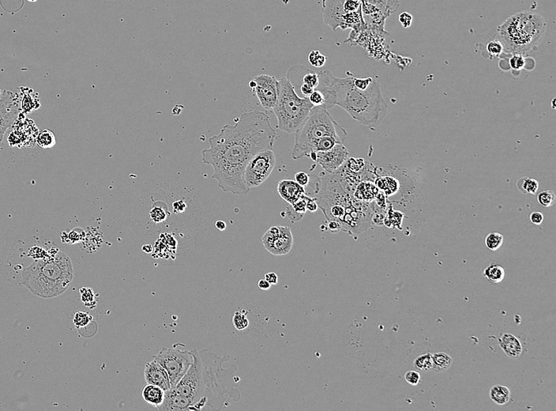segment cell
I'll return each instance as SVG.
<instances>
[{
    "label": "cell",
    "instance_id": "cell-2",
    "mask_svg": "<svg viewBox=\"0 0 556 411\" xmlns=\"http://www.w3.org/2000/svg\"><path fill=\"white\" fill-rule=\"evenodd\" d=\"M191 351L195 358L193 364L177 385L165 391L158 410H222L231 401H239L240 393L235 388L239 381L235 376L237 367L223 368L230 356L219 357L208 349Z\"/></svg>",
    "mask_w": 556,
    "mask_h": 411
},
{
    "label": "cell",
    "instance_id": "cell-17",
    "mask_svg": "<svg viewBox=\"0 0 556 411\" xmlns=\"http://www.w3.org/2000/svg\"><path fill=\"white\" fill-rule=\"evenodd\" d=\"M499 345L505 355L513 359H517L522 355L523 347L517 337L505 333L498 339Z\"/></svg>",
    "mask_w": 556,
    "mask_h": 411
},
{
    "label": "cell",
    "instance_id": "cell-29",
    "mask_svg": "<svg viewBox=\"0 0 556 411\" xmlns=\"http://www.w3.org/2000/svg\"><path fill=\"white\" fill-rule=\"evenodd\" d=\"M537 201L542 207L550 208L555 202V195L551 190H546L538 194Z\"/></svg>",
    "mask_w": 556,
    "mask_h": 411
},
{
    "label": "cell",
    "instance_id": "cell-25",
    "mask_svg": "<svg viewBox=\"0 0 556 411\" xmlns=\"http://www.w3.org/2000/svg\"><path fill=\"white\" fill-rule=\"evenodd\" d=\"M413 366L417 370L424 371V372L433 369L431 354L421 355L415 358L414 362H413Z\"/></svg>",
    "mask_w": 556,
    "mask_h": 411
},
{
    "label": "cell",
    "instance_id": "cell-26",
    "mask_svg": "<svg viewBox=\"0 0 556 411\" xmlns=\"http://www.w3.org/2000/svg\"><path fill=\"white\" fill-rule=\"evenodd\" d=\"M337 143H340V142L336 140V138H333V137H323V138H320L319 140H318L317 142L315 143V145H314L313 146V151H312V152L329 151V150L332 149V148Z\"/></svg>",
    "mask_w": 556,
    "mask_h": 411
},
{
    "label": "cell",
    "instance_id": "cell-7",
    "mask_svg": "<svg viewBox=\"0 0 556 411\" xmlns=\"http://www.w3.org/2000/svg\"><path fill=\"white\" fill-rule=\"evenodd\" d=\"M277 101L273 108L276 127L286 133H294L304 124L314 106L308 98L298 95L287 78L277 79Z\"/></svg>",
    "mask_w": 556,
    "mask_h": 411
},
{
    "label": "cell",
    "instance_id": "cell-22",
    "mask_svg": "<svg viewBox=\"0 0 556 411\" xmlns=\"http://www.w3.org/2000/svg\"><path fill=\"white\" fill-rule=\"evenodd\" d=\"M376 185L379 189L384 192L387 196L394 195L399 188L398 181L391 177L379 178L376 180Z\"/></svg>",
    "mask_w": 556,
    "mask_h": 411
},
{
    "label": "cell",
    "instance_id": "cell-34",
    "mask_svg": "<svg viewBox=\"0 0 556 411\" xmlns=\"http://www.w3.org/2000/svg\"><path fill=\"white\" fill-rule=\"evenodd\" d=\"M522 180V189L526 193L532 194V195L537 193L539 188V183L537 180L528 178H523Z\"/></svg>",
    "mask_w": 556,
    "mask_h": 411
},
{
    "label": "cell",
    "instance_id": "cell-40",
    "mask_svg": "<svg viewBox=\"0 0 556 411\" xmlns=\"http://www.w3.org/2000/svg\"><path fill=\"white\" fill-rule=\"evenodd\" d=\"M372 81H373V78H370V77H369V78H355V77H353V83H354L355 86H356L357 89L360 90V91H365V90H367V88H368L369 85L372 83Z\"/></svg>",
    "mask_w": 556,
    "mask_h": 411
},
{
    "label": "cell",
    "instance_id": "cell-51",
    "mask_svg": "<svg viewBox=\"0 0 556 411\" xmlns=\"http://www.w3.org/2000/svg\"><path fill=\"white\" fill-rule=\"evenodd\" d=\"M28 1H29V2H36L37 0H28Z\"/></svg>",
    "mask_w": 556,
    "mask_h": 411
},
{
    "label": "cell",
    "instance_id": "cell-21",
    "mask_svg": "<svg viewBox=\"0 0 556 411\" xmlns=\"http://www.w3.org/2000/svg\"><path fill=\"white\" fill-rule=\"evenodd\" d=\"M433 359V370L436 372H442L450 369L453 364V359L448 354L444 352L431 354Z\"/></svg>",
    "mask_w": 556,
    "mask_h": 411
},
{
    "label": "cell",
    "instance_id": "cell-13",
    "mask_svg": "<svg viewBox=\"0 0 556 411\" xmlns=\"http://www.w3.org/2000/svg\"><path fill=\"white\" fill-rule=\"evenodd\" d=\"M18 111V102L14 101L11 93L5 92L0 99V142L3 140L7 130L17 119Z\"/></svg>",
    "mask_w": 556,
    "mask_h": 411
},
{
    "label": "cell",
    "instance_id": "cell-5",
    "mask_svg": "<svg viewBox=\"0 0 556 411\" xmlns=\"http://www.w3.org/2000/svg\"><path fill=\"white\" fill-rule=\"evenodd\" d=\"M546 23L540 14L530 11L516 13L499 27L500 42L508 53L524 55L542 40Z\"/></svg>",
    "mask_w": 556,
    "mask_h": 411
},
{
    "label": "cell",
    "instance_id": "cell-11",
    "mask_svg": "<svg viewBox=\"0 0 556 411\" xmlns=\"http://www.w3.org/2000/svg\"><path fill=\"white\" fill-rule=\"evenodd\" d=\"M308 157L320 165L325 172L333 173L349 159V152L343 144L337 143L329 151L312 152Z\"/></svg>",
    "mask_w": 556,
    "mask_h": 411
},
{
    "label": "cell",
    "instance_id": "cell-12",
    "mask_svg": "<svg viewBox=\"0 0 556 411\" xmlns=\"http://www.w3.org/2000/svg\"><path fill=\"white\" fill-rule=\"evenodd\" d=\"M255 85L252 90L262 108L273 110L277 101V79L268 75H260L253 78Z\"/></svg>",
    "mask_w": 556,
    "mask_h": 411
},
{
    "label": "cell",
    "instance_id": "cell-18",
    "mask_svg": "<svg viewBox=\"0 0 556 411\" xmlns=\"http://www.w3.org/2000/svg\"><path fill=\"white\" fill-rule=\"evenodd\" d=\"M142 396L148 404L158 409L163 403L165 391L156 385L147 384L142 389Z\"/></svg>",
    "mask_w": 556,
    "mask_h": 411
},
{
    "label": "cell",
    "instance_id": "cell-48",
    "mask_svg": "<svg viewBox=\"0 0 556 411\" xmlns=\"http://www.w3.org/2000/svg\"><path fill=\"white\" fill-rule=\"evenodd\" d=\"M258 286L262 290H268L269 288L271 287V284L269 283L266 279H261L258 282Z\"/></svg>",
    "mask_w": 556,
    "mask_h": 411
},
{
    "label": "cell",
    "instance_id": "cell-50",
    "mask_svg": "<svg viewBox=\"0 0 556 411\" xmlns=\"http://www.w3.org/2000/svg\"><path fill=\"white\" fill-rule=\"evenodd\" d=\"M142 250L144 252H145V253L147 252L148 254H150L152 253V250H153V247L151 245H143L142 248Z\"/></svg>",
    "mask_w": 556,
    "mask_h": 411
},
{
    "label": "cell",
    "instance_id": "cell-8",
    "mask_svg": "<svg viewBox=\"0 0 556 411\" xmlns=\"http://www.w3.org/2000/svg\"><path fill=\"white\" fill-rule=\"evenodd\" d=\"M179 346L180 344H175L172 348L162 347L153 357V359L166 370L172 388L179 383L195 360L191 349L183 350Z\"/></svg>",
    "mask_w": 556,
    "mask_h": 411
},
{
    "label": "cell",
    "instance_id": "cell-41",
    "mask_svg": "<svg viewBox=\"0 0 556 411\" xmlns=\"http://www.w3.org/2000/svg\"><path fill=\"white\" fill-rule=\"evenodd\" d=\"M295 181L300 186H307L310 183L311 175L304 172H298L294 175Z\"/></svg>",
    "mask_w": 556,
    "mask_h": 411
},
{
    "label": "cell",
    "instance_id": "cell-32",
    "mask_svg": "<svg viewBox=\"0 0 556 411\" xmlns=\"http://www.w3.org/2000/svg\"><path fill=\"white\" fill-rule=\"evenodd\" d=\"M319 78L317 73L314 72L312 70L305 68L304 72H303V76H302V83L306 84V85L312 86L314 89H316L319 85Z\"/></svg>",
    "mask_w": 556,
    "mask_h": 411
},
{
    "label": "cell",
    "instance_id": "cell-27",
    "mask_svg": "<svg viewBox=\"0 0 556 411\" xmlns=\"http://www.w3.org/2000/svg\"><path fill=\"white\" fill-rule=\"evenodd\" d=\"M80 295H81V301L83 302L85 306L89 309L96 308L97 303H98L95 298L96 295L92 289L87 287L82 288L80 289Z\"/></svg>",
    "mask_w": 556,
    "mask_h": 411
},
{
    "label": "cell",
    "instance_id": "cell-30",
    "mask_svg": "<svg viewBox=\"0 0 556 411\" xmlns=\"http://www.w3.org/2000/svg\"><path fill=\"white\" fill-rule=\"evenodd\" d=\"M232 324L238 331H243L249 326V320L244 312L236 311L232 317Z\"/></svg>",
    "mask_w": 556,
    "mask_h": 411
},
{
    "label": "cell",
    "instance_id": "cell-20",
    "mask_svg": "<svg viewBox=\"0 0 556 411\" xmlns=\"http://www.w3.org/2000/svg\"><path fill=\"white\" fill-rule=\"evenodd\" d=\"M490 398L496 404L503 406L511 399V392L504 385H495L490 390Z\"/></svg>",
    "mask_w": 556,
    "mask_h": 411
},
{
    "label": "cell",
    "instance_id": "cell-52",
    "mask_svg": "<svg viewBox=\"0 0 556 411\" xmlns=\"http://www.w3.org/2000/svg\"><path fill=\"white\" fill-rule=\"evenodd\" d=\"M360 2H361V1H363V0H360Z\"/></svg>",
    "mask_w": 556,
    "mask_h": 411
},
{
    "label": "cell",
    "instance_id": "cell-15",
    "mask_svg": "<svg viewBox=\"0 0 556 411\" xmlns=\"http://www.w3.org/2000/svg\"><path fill=\"white\" fill-rule=\"evenodd\" d=\"M144 377L146 384L156 385L165 391L169 390L172 388L166 370L155 359L145 364Z\"/></svg>",
    "mask_w": 556,
    "mask_h": 411
},
{
    "label": "cell",
    "instance_id": "cell-28",
    "mask_svg": "<svg viewBox=\"0 0 556 411\" xmlns=\"http://www.w3.org/2000/svg\"><path fill=\"white\" fill-rule=\"evenodd\" d=\"M55 135L52 131L44 130L38 135V143L41 148L45 149L52 148L55 145Z\"/></svg>",
    "mask_w": 556,
    "mask_h": 411
},
{
    "label": "cell",
    "instance_id": "cell-44",
    "mask_svg": "<svg viewBox=\"0 0 556 411\" xmlns=\"http://www.w3.org/2000/svg\"><path fill=\"white\" fill-rule=\"evenodd\" d=\"M298 89H299V93L302 94L303 98H308L312 92L315 91V89L312 88V86L304 83H302L301 85H299Z\"/></svg>",
    "mask_w": 556,
    "mask_h": 411
},
{
    "label": "cell",
    "instance_id": "cell-1",
    "mask_svg": "<svg viewBox=\"0 0 556 411\" xmlns=\"http://www.w3.org/2000/svg\"><path fill=\"white\" fill-rule=\"evenodd\" d=\"M276 130L266 112L242 113L235 124H226L220 133L209 138V148L202 152V161L213 168V179L225 192L246 195L243 181L246 165L260 151L273 150Z\"/></svg>",
    "mask_w": 556,
    "mask_h": 411
},
{
    "label": "cell",
    "instance_id": "cell-46",
    "mask_svg": "<svg viewBox=\"0 0 556 411\" xmlns=\"http://www.w3.org/2000/svg\"><path fill=\"white\" fill-rule=\"evenodd\" d=\"M265 279L271 285H276L278 282V277L274 272H267L265 274Z\"/></svg>",
    "mask_w": 556,
    "mask_h": 411
},
{
    "label": "cell",
    "instance_id": "cell-9",
    "mask_svg": "<svg viewBox=\"0 0 556 411\" xmlns=\"http://www.w3.org/2000/svg\"><path fill=\"white\" fill-rule=\"evenodd\" d=\"M276 165L273 150L260 151L248 162L243 173V181L248 188H257L271 175Z\"/></svg>",
    "mask_w": 556,
    "mask_h": 411
},
{
    "label": "cell",
    "instance_id": "cell-10",
    "mask_svg": "<svg viewBox=\"0 0 556 411\" xmlns=\"http://www.w3.org/2000/svg\"><path fill=\"white\" fill-rule=\"evenodd\" d=\"M265 248L274 255H286L293 246L292 231L287 226H273L262 236Z\"/></svg>",
    "mask_w": 556,
    "mask_h": 411
},
{
    "label": "cell",
    "instance_id": "cell-33",
    "mask_svg": "<svg viewBox=\"0 0 556 411\" xmlns=\"http://www.w3.org/2000/svg\"><path fill=\"white\" fill-rule=\"evenodd\" d=\"M92 316L87 312H78L75 314L73 322L77 328H84L92 321Z\"/></svg>",
    "mask_w": 556,
    "mask_h": 411
},
{
    "label": "cell",
    "instance_id": "cell-43",
    "mask_svg": "<svg viewBox=\"0 0 556 411\" xmlns=\"http://www.w3.org/2000/svg\"><path fill=\"white\" fill-rule=\"evenodd\" d=\"M530 219L534 225H540L544 222V215L542 213L535 211L530 215Z\"/></svg>",
    "mask_w": 556,
    "mask_h": 411
},
{
    "label": "cell",
    "instance_id": "cell-24",
    "mask_svg": "<svg viewBox=\"0 0 556 411\" xmlns=\"http://www.w3.org/2000/svg\"><path fill=\"white\" fill-rule=\"evenodd\" d=\"M504 238L500 232H492L487 234L485 238V245L489 250L496 252L501 248Z\"/></svg>",
    "mask_w": 556,
    "mask_h": 411
},
{
    "label": "cell",
    "instance_id": "cell-4",
    "mask_svg": "<svg viewBox=\"0 0 556 411\" xmlns=\"http://www.w3.org/2000/svg\"><path fill=\"white\" fill-rule=\"evenodd\" d=\"M74 278L68 255L58 251L45 259H37L21 273V284L36 296L52 298L63 295Z\"/></svg>",
    "mask_w": 556,
    "mask_h": 411
},
{
    "label": "cell",
    "instance_id": "cell-38",
    "mask_svg": "<svg viewBox=\"0 0 556 411\" xmlns=\"http://www.w3.org/2000/svg\"><path fill=\"white\" fill-rule=\"evenodd\" d=\"M309 101L314 107L324 106L325 98L323 94L319 90L315 89L310 96L308 97Z\"/></svg>",
    "mask_w": 556,
    "mask_h": 411
},
{
    "label": "cell",
    "instance_id": "cell-37",
    "mask_svg": "<svg viewBox=\"0 0 556 411\" xmlns=\"http://www.w3.org/2000/svg\"><path fill=\"white\" fill-rule=\"evenodd\" d=\"M487 52L493 56H498L503 52V46L500 41L495 40L490 41L487 45Z\"/></svg>",
    "mask_w": 556,
    "mask_h": 411
},
{
    "label": "cell",
    "instance_id": "cell-47",
    "mask_svg": "<svg viewBox=\"0 0 556 411\" xmlns=\"http://www.w3.org/2000/svg\"><path fill=\"white\" fill-rule=\"evenodd\" d=\"M328 228L330 229L331 232H336L341 230V225L338 222H336L335 220H330L328 221Z\"/></svg>",
    "mask_w": 556,
    "mask_h": 411
},
{
    "label": "cell",
    "instance_id": "cell-49",
    "mask_svg": "<svg viewBox=\"0 0 556 411\" xmlns=\"http://www.w3.org/2000/svg\"><path fill=\"white\" fill-rule=\"evenodd\" d=\"M215 226H216V228L218 230L224 231L226 229V223H225V222H223V221H218V222H216V223H215Z\"/></svg>",
    "mask_w": 556,
    "mask_h": 411
},
{
    "label": "cell",
    "instance_id": "cell-14",
    "mask_svg": "<svg viewBox=\"0 0 556 411\" xmlns=\"http://www.w3.org/2000/svg\"><path fill=\"white\" fill-rule=\"evenodd\" d=\"M346 0H323V14L324 22L331 27L333 31H336L337 27L344 25V20L346 16L345 11Z\"/></svg>",
    "mask_w": 556,
    "mask_h": 411
},
{
    "label": "cell",
    "instance_id": "cell-35",
    "mask_svg": "<svg viewBox=\"0 0 556 411\" xmlns=\"http://www.w3.org/2000/svg\"><path fill=\"white\" fill-rule=\"evenodd\" d=\"M307 199L308 196L306 195V194L303 195V196L300 197L297 201L290 205L292 207V209L298 214V215H302L303 216L305 213L306 212V202H307Z\"/></svg>",
    "mask_w": 556,
    "mask_h": 411
},
{
    "label": "cell",
    "instance_id": "cell-19",
    "mask_svg": "<svg viewBox=\"0 0 556 411\" xmlns=\"http://www.w3.org/2000/svg\"><path fill=\"white\" fill-rule=\"evenodd\" d=\"M379 192V188L373 183L363 182L358 185L354 196L362 202H370L376 199Z\"/></svg>",
    "mask_w": 556,
    "mask_h": 411
},
{
    "label": "cell",
    "instance_id": "cell-16",
    "mask_svg": "<svg viewBox=\"0 0 556 411\" xmlns=\"http://www.w3.org/2000/svg\"><path fill=\"white\" fill-rule=\"evenodd\" d=\"M277 192L289 205H292L306 194L305 188L293 180H282L278 183Z\"/></svg>",
    "mask_w": 556,
    "mask_h": 411
},
{
    "label": "cell",
    "instance_id": "cell-45",
    "mask_svg": "<svg viewBox=\"0 0 556 411\" xmlns=\"http://www.w3.org/2000/svg\"><path fill=\"white\" fill-rule=\"evenodd\" d=\"M318 209H319V204L317 202V199L308 196L307 202H306V210L310 212H316Z\"/></svg>",
    "mask_w": 556,
    "mask_h": 411
},
{
    "label": "cell",
    "instance_id": "cell-6",
    "mask_svg": "<svg viewBox=\"0 0 556 411\" xmlns=\"http://www.w3.org/2000/svg\"><path fill=\"white\" fill-rule=\"evenodd\" d=\"M326 136L333 137L344 144L347 138V131L334 121L324 107H313L304 124L296 131L292 159L309 156L315 143Z\"/></svg>",
    "mask_w": 556,
    "mask_h": 411
},
{
    "label": "cell",
    "instance_id": "cell-23",
    "mask_svg": "<svg viewBox=\"0 0 556 411\" xmlns=\"http://www.w3.org/2000/svg\"><path fill=\"white\" fill-rule=\"evenodd\" d=\"M484 275L489 282L491 283H500L504 279L506 272L504 268L501 265L493 264L491 266L487 267L484 271Z\"/></svg>",
    "mask_w": 556,
    "mask_h": 411
},
{
    "label": "cell",
    "instance_id": "cell-3",
    "mask_svg": "<svg viewBox=\"0 0 556 411\" xmlns=\"http://www.w3.org/2000/svg\"><path fill=\"white\" fill-rule=\"evenodd\" d=\"M320 81L330 85L334 92V105L346 110L355 121L369 128L379 126L387 114L386 103L381 87L373 79L365 91L357 89L353 83V77L338 78L330 71L318 74Z\"/></svg>",
    "mask_w": 556,
    "mask_h": 411
},
{
    "label": "cell",
    "instance_id": "cell-42",
    "mask_svg": "<svg viewBox=\"0 0 556 411\" xmlns=\"http://www.w3.org/2000/svg\"><path fill=\"white\" fill-rule=\"evenodd\" d=\"M399 21L404 28H409L413 23V16L408 12H403L399 15Z\"/></svg>",
    "mask_w": 556,
    "mask_h": 411
},
{
    "label": "cell",
    "instance_id": "cell-36",
    "mask_svg": "<svg viewBox=\"0 0 556 411\" xmlns=\"http://www.w3.org/2000/svg\"><path fill=\"white\" fill-rule=\"evenodd\" d=\"M524 65H526V60H524V55L514 54L510 58V66L513 70L520 71L524 68Z\"/></svg>",
    "mask_w": 556,
    "mask_h": 411
},
{
    "label": "cell",
    "instance_id": "cell-31",
    "mask_svg": "<svg viewBox=\"0 0 556 411\" xmlns=\"http://www.w3.org/2000/svg\"><path fill=\"white\" fill-rule=\"evenodd\" d=\"M307 61L311 65L315 68H322L325 65L326 61V57L320 53L318 50H313L307 55Z\"/></svg>",
    "mask_w": 556,
    "mask_h": 411
},
{
    "label": "cell",
    "instance_id": "cell-39",
    "mask_svg": "<svg viewBox=\"0 0 556 411\" xmlns=\"http://www.w3.org/2000/svg\"><path fill=\"white\" fill-rule=\"evenodd\" d=\"M405 379L409 385L416 386L421 380L420 372L416 370H409L405 374Z\"/></svg>",
    "mask_w": 556,
    "mask_h": 411
}]
</instances>
